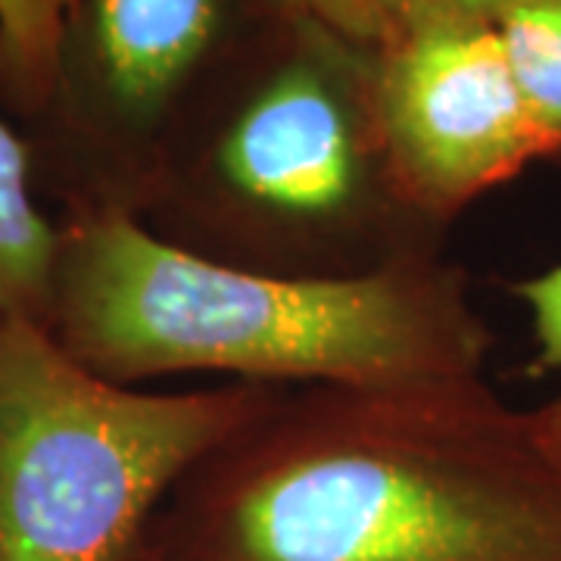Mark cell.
Wrapping results in <instances>:
<instances>
[{
    "label": "cell",
    "instance_id": "6da1fadb",
    "mask_svg": "<svg viewBox=\"0 0 561 561\" xmlns=\"http://www.w3.org/2000/svg\"><path fill=\"white\" fill-rule=\"evenodd\" d=\"M135 561H561V465L483 375L297 387L175 486Z\"/></svg>",
    "mask_w": 561,
    "mask_h": 561
},
{
    "label": "cell",
    "instance_id": "8fae6325",
    "mask_svg": "<svg viewBox=\"0 0 561 561\" xmlns=\"http://www.w3.org/2000/svg\"><path fill=\"white\" fill-rule=\"evenodd\" d=\"M534 0H381L390 38L431 28L500 25L505 13ZM387 38V41H390Z\"/></svg>",
    "mask_w": 561,
    "mask_h": 561
},
{
    "label": "cell",
    "instance_id": "277c9868",
    "mask_svg": "<svg viewBox=\"0 0 561 561\" xmlns=\"http://www.w3.org/2000/svg\"><path fill=\"white\" fill-rule=\"evenodd\" d=\"M287 390L122 387L0 312V561H135L175 486Z\"/></svg>",
    "mask_w": 561,
    "mask_h": 561
},
{
    "label": "cell",
    "instance_id": "9c48e42d",
    "mask_svg": "<svg viewBox=\"0 0 561 561\" xmlns=\"http://www.w3.org/2000/svg\"><path fill=\"white\" fill-rule=\"evenodd\" d=\"M500 35L549 160L561 157V0L515 7L500 20Z\"/></svg>",
    "mask_w": 561,
    "mask_h": 561
},
{
    "label": "cell",
    "instance_id": "ba28073f",
    "mask_svg": "<svg viewBox=\"0 0 561 561\" xmlns=\"http://www.w3.org/2000/svg\"><path fill=\"white\" fill-rule=\"evenodd\" d=\"M81 0H0V101L41 119L57 94L66 28Z\"/></svg>",
    "mask_w": 561,
    "mask_h": 561
},
{
    "label": "cell",
    "instance_id": "3957f363",
    "mask_svg": "<svg viewBox=\"0 0 561 561\" xmlns=\"http://www.w3.org/2000/svg\"><path fill=\"white\" fill-rule=\"evenodd\" d=\"M290 44L201 135H181L140 209L197 256L343 278L440 256L443 231L402 201L375 113L378 47L287 16Z\"/></svg>",
    "mask_w": 561,
    "mask_h": 561
},
{
    "label": "cell",
    "instance_id": "30bf717a",
    "mask_svg": "<svg viewBox=\"0 0 561 561\" xmlns=\"http://www.w3.org/2000/svg\"><path fill=\"white\" fill-rule=\"evenodd\" d=\"M512 290L530 312L537 365L546 371H561V262L534 278L518 280ZM527 419L549 459L561 465V393L537 409H527Z\"/></svg>",
    "mask_w": 561,
    "mask_h": 561
},
{
    "label": "cell",
    "instance_id": "7a4b0ae2",
    "mask_svg": "<svg viewBox=\"0 0 561 561\" xmlns=\"http://www.w3.org/2000/svg\"><path fill=\"white\" fill-rule=\"evenodd\" d=\"M57 228L44 328L122 387L187 371L294 390L468 378L493 346L443 253L300 278L197 256L116 206L66 209Z\"/></svg>",
    "mask_w": 561,
    "mask_h": 561
},
{
    "label": "cell",
    "instance_id": "52a82bcc",
    "mask_svg": "<svg viewBox=\"0 0 561 561\" xmlns=\"http://www.w3.org/2000/svg\"><path fill=\"white\" fill-rule=\"evenodd\" d=\"M60 228L35 197V150L0 119V312L44 324Z\"/></svg>",
    "mask_w": 561,
    "mask_h": 561
},
{
    "label": "cell",
    "instance_id": "5b68a950",
    "mask_svg": "<svg viewBox=\"0 0 561 561\" xmlns=\"http://www.w3.org/2000/svg\"><path fill=\"white\" fill-rule=\"evenodd\" d=\"M241 0H81L50 110L66 209L147 206L181 113L231 50Z\"/></svg>",
    "mask_w": 561,
    "mask_h": 561
},
{
    "label": "cell",
    "instance_id": "7c38bea8",
    "mask_svg": "<svg viewBox=\"0 0 561 561\" xmlns=\"http://www.w3.org/2000/svg\"><path fill=\"white\" fill-rule=\"evenodd\" d=\"M275 13L309 20L343 38L381 47L390 38L381 0H272Z\"/></svg>",
    "mask_w": 561,
    "mask_h": 561
},
{
    "label": "cell",
    "instance_id": "8992f818",
    "mask_svg": "<svg viewBox=\"0 0 561 561\" xmlns=\"http://www.w3.org/2000/svg\"><path fill=\"white\" fill-rule=\"evenodd\" d=\"M375 113L402 201L443 234L483 194L549 160L500 25L431 28L381 44Z\"/></svg>",
    "mask_w": 561,
    "mask_h": 561
}]
</instances>
